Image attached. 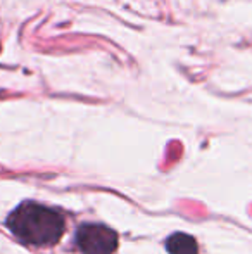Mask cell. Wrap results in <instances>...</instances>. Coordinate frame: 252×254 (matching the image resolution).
<instances>
[{
  "label": "cell",
  "instance_id": "1",
  "mask_svg": "<svg viewBox=\"0 0 252 254\" xmlns=\"http://www.w3.org/2000/svg\"><path fill=\"white\" fill-rule=\"evenodd\" d=\"M7 225L14 235L31 246L55 244L64 234V216L44 204L24 202L12 211Z\"/></svg>",
  "mask_w": 252,
  "mask_h": 254
},
{
  "label": "cell",
  "instance_id": "2",
  "mask_svg": "<svg viewBox=\"0 0 252 254\" xmlns=\"http://www.w3.org/2000/svg\"><path fill=\"white\" fill-rule=\"evenodd\" d=\"M76 242L85 254H112L118 248V235L104 225H83L76 232Z\"/></svg>",
  "mask_w": 252,
  "mask_h": 254
},
{
  "label": "cell",
  "instance_id": "3",
  "mask_svg": "<svg viewBox=\"0 0 252 254\" xmlns=\"http://www.w3.org/2000/svg\"><path fill=\"white\" fill-rule=\"evenodd\" d=\"M166 249L169 254H197L199 246L192 235L178 232V234L169 235V239L166 241Z\"/></svg>",
  "mask_w": 252,
  "mask_h": 254
}]
</instances>
